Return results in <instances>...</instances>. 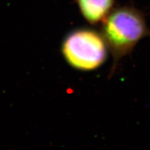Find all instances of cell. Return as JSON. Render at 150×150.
I'll use <instances>...</instances> for the list:
<instances>
[{
    "mask_svg": "<svg viewBox=\"0 0 150 150\" xmlns=\"http://www.w3.org/2000/svg\"><path fill=\"white\" fill-rule=\"evenodd\" d=\"M102 24L101 33L112 57L111 76L120 61L142 39L150 36V29L141 11L129 6L114 8Z\"/></svg>",
    "mask_w": 150,
    "mask_h": 150,
    "instance_id": "1",
    "label": "cell"
},
{
    "mask_svg": "<svg viewBox=\"0 0 150 150\" xmlns=\"http://www.w3.org/2000/svg\"><path fill=\"white\" fill-rule=\"evenodd\" d=\"M83 18L91 25L102 23L114 8L115 0H76Z\"/></svg>",
    "mask_w": 150,
    "mask_h": 150,
    "instance_id": "3",
    "label": "cell"
},
{
    "mask_svg": "<svg viewBox=\"0 0 150 150\" xmlns=\"http://www.w3.org/2000/svg\"><path fill=\"white\" fill-rule=\"evenodd\" d=\"M61 52L72 68L88 72L97 70L106 62L108 48L101 32L81 28L66 35L62 42Z\"/></svg>",
    "mask_w": 150,
    "mask_h": 150,
    "instance_id": "2",
    "label": "cell"
}]
</instances>
